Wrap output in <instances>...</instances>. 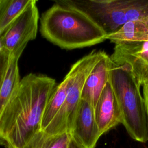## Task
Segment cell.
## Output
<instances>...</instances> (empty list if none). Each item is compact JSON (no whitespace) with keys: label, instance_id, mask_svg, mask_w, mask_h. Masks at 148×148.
Segmentation results:
<instances>
[{"label":"cell","instance_id":"obj_1","mask_svg":"<svg viewBox=\"0 0 148 148\" xmlns=\"http://www.w3.org/2000/svg\"><path fill=\"white\" fill-rule=\"evenodd\" d=\"M55 85L54 79L45 75L29 73L21 79L0 115V145L22 148L40 130Z\"/></svg>","mask_w":148,"mask_h":148},{"label":"cell","instance_id":"obj_2","mask_svg":"<svg viewBox=\"0 0 148 148\" xmlns=\"http://www.w3.org/2000/svg\"><path fill=\"white\" fill-rule=\"evenodd\" d=\"M40 32L50 42L65 49L95 45L103 42L107 36L87 15L60 1L43 13Z\"/></svg>","mask_w":148,"mask_h":148},{"label":"cell","instance_id":"obj_3","mask_svg":"<svg viewBox=\"0 0 148 148\" xmlns=\"http://www.w3.org/2000/svg\"><path fill=\"white\" fill-rule=\"evenodd\" d=\"M108 82L112 86L122 115V124L134 140L148 141V119L140 86L123 66L113 65Z\"/></svg>","mask_w":148,"mask_h":148},{"label":"cell","instance_id":"obj_4","mask_svg":"<svg viewBox=\"0 0 148 148\" xmlns=\"http://www.w3.org/2000/svg\"><path fill=\"white\" fill-rule=\"evenodd\" d=\"M105 53L101 50H93L72 65L67 73L69 77V84L65 102L57 114L42 131L53 135L71 133L86 79Z\"/></svg>","mask_w":148,"mask_h":148},{"label":"cell","instance_id":"obj_5","mask_svg":"<svg viewBox=\"0 0 148 148\" xmlns=\"http://www.w3.org/2000/svg\"><path fill=\"white\" fill-rule=\"evenodd\" d=\"M36 1L31 2L0 35V46L20 57L28 42L36 37L39 21Z\"/></svg>","mask_w":148,"mask_h":148},{"label":"cell","instance_id":"obj_6","mask_svg":"<svg viewBox=\"0 0 148 148\" xmlns=\"http://www.w3.org/2000/svg\"><path fill=\"white\" fill-rule=\"evenodd\" d=\"M110 58L127 68L140 87L148 83V41L114 44Z\"/></svg>","mask_w":148,"mask_h":148},{"label":"cell","instance_id":"obj_7","mask_svg":"<svg viewBox=\"0 0 148 148\" xmlns=\"http://www.w3.org/2000/svg\"><path fill=\"white\" fill-rule=\"evenodd\" d=\"M71 134L72 137L85 148H95L101 136L94 109L83 99H81L77 108Z\"/></svg>","mask_w":148,"mask_h":148},{"label":"cell","instance_id":"obj_8","mask_svg":"<svg viewBox=\"0 0 148 148\" xmlns=\"http://www.w3.org/2000/svg\"><path fill=\"white\" fill-rule=\"evenodd\" d=\"M94 113L101 136L122 123L121 113L109 82L98 100Z\"/></svg>","mask_w":148,"mask_h":148},{"label":"cell","instance_id":"obj_9","mask_svg":"<svg viewBox=\"0 0 148 148\" xmlns=\"http://www.w3.org/2000/svg\"><path fill=\"white\" fill-rule=\"evenodd\" d=\"M113 65L110 56L106 53L94 66L86 79L82 99L88 102L95 109L98 100L108 82L109 71Z\"/></svg>","mask_w":148,"mask_h":148},{"label":"cell","instance_id":"obj_10","mask_svg":"<svg viewBox=\"0 0 148 148\" xmlns=\"http://www.w3.org/2000/svg\"><path fill=\"white\" fill-rule=\"evenodd\" d=\"M114 44L148 41V17L127 22L116 31L106 36Z\"/></svg>","mask_w":148,"mask_h":148},{"label":"cell","instance_id":"obj_11","mask_svg":"<svg viewBox=\"0 0 148 148\" xmlns=\"http://www.w3.org/2000/svg\"><path fill=\"white\" fill-rule=\"evenodd\" d=\"M19 58L10 54L8 67L0 86V115L20 82L18 65Z\"/></svg>","mask_w":148,"mask_h":148},{"label":"cell","instance_id":"obj_12","mask_svg":"<svg viewBox=\"0 0 148 148\" xmlns=\"http://www.w3.org/2000/svg\"><path fill=\"white\" fill-rule=\"evenodd\" d=\"M69 84V77L68 74L64 80L55 87L45 110L40 130L43 131L57 114L63 106Z\"/></svg>","mask_w":148,"mask_h":148},{"label":"cell","instance_id":"obj_13","mask_svg":"<svg viewBox=\"0 0 148 148\" xmlns=\"http://www.w3.org/2000/svg\"><path fill=\"white\" fill-rule=\"evenodd\" d=\"M71 139V133L53 135L40 130L22 148H68Z\"/></svg>","mask_w":148,"mask_h":148},{"label":"cell","instance_id":"obj_14","mask_svg":"<svg viewBox=\"0 0 148 148\" xmlns=\"http://www.w3.org/2000/svg\"><path fill=\"white\" fill-rule=\"evenodd\" d=\"M31 0H0V35Z\"/></svg>","mask_w":148,"mask_h":148},{"label":"cell","instance_id":"obj_15","mask_svg":"<svg viewBox=\"0 0 148 148\" xmlns=\"http://www.w3.org/2000/svg\"><path fill=\"white\" fill-rule=\"evenodd\" d=\"M10 53L5 49L1 48L0 50V86L5 73L6 72L9 63Z\"/></svg>","mask_w":148,"mask_h":148},{"label":"cell","instance_id":"obj_16","mask_svg":"<svg viewBox=\"0 0 148 148\" xmlns=\"http://www.w3.org/2000/svg\"><path fill=\"white\" fill-rule=\"evenodd\" d=\"M143 97L145 101V108L148 119V83L144 84L143 86Z\"/></svg>","mask_w":148,"mask_h":148},{"label":"cell","instance_id":"obj_17","mask_svg":"<svg viewBox=\"0 0 148 148\" xmlns=\"http://www.w3.org/2000/svg\"><path fill=\"white\" fill-rule=\"evenodd\" d=\"M68 148H85V147L72 137V139L68 146Z\"/></svg>","mask_w":148,"mask_h":148},{"label":"cell","instance_id":"obj_18","mask_svg":"<svg viewBox=\"0 0 148 148\" xmlns=\"http://www.w3.org/2000/svg\"><path fill=\"white\" fill-rule=\"evenodd\" d=\"M1 46H0V50H1Z\"/></svg>","mask_w":148,"mask_h":148}]
</instances>
